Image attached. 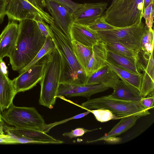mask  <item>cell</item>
I'll list each match as a JSON object with an SVG mask.
<instances>
[{
  "label": "cell",
  "instance_id": "1",
  "mask_svg": "<svg viewBox=\"0 0 154 154\" xmlns=\"http://www.w3.org/2000/svg\"><path fill=\"white\" fill-rule=\"evenodd\" d=\"M46 39L34 20L20 21L16 45L9 57L12 69L18 71L28 65L42 47Z\"/></svg>",
  "mask_w": 154,
  "mask_h": 154
},
{
  "label": "cell",
  "instance_id": "2",
  "mask_svg": "<svg viewBox=\"0 0 154 154\" xmlns=\"http://www.w3.org/2000/svg\"><path fill=\"white\" fill-rule=\"evenodd\" d=\"M50 26L52 31L51 37L61 57L60 83L86 85L87 77L74 54L71 40L55 24Z\"/></svg>",
  "mask_w": 154,
  "mask_h": 154
},
{
  "label": "cell",
  "instance_id": "3",
  "mask_svg": "<svg viewBox=\"0 0 154 154\" xmlns=\"http://www.w3.org/2000/svg\"><path fill=\"white\" fill-rule=\"evenodd\" d=\"M44 73L40 80V104L52 109L57 98L62 68L61 59L56 48L46 55Z\"/></svg>",
  "mask_w": 154,
  "mask_h": 154
},
{
  "label": "cell",
  "instance_id": "4",
  "mask_svg": "<svg viewBox=\"0 0 154 154\" xmlns=\"http://www.w3.org/2000/svg\"><path fill=\"white\" fill-rule=\"evenodd\" d=\"M144 0H117L105 11L106 22L116 28H122L142 22Z\"/></svg>",
  "mask_w": 154,
  "mask_h": 154
},
{
  "label": "cell",
  "instance_id": "5",
  "mask_svg": "<svg viewBox=\"0 0 154 154\" xmlns=\"http://www.w3.org/2000/svg\"><path fill=\"white\" fill-rule=\"evenodd\" d=\"M83 109H104L110 111L116 116L123 117L134 116L139 118L150 114L149 109L144 108L140 101H127L112 98L110 95L89 99L81 105L72 103Z\"/></svg>",
  "mask_w": 154,
  "mask_h": 154
},
{
  "label": "cell",
  "instance_id": "6",
  "mask_svg": "<svg viewBox=\"0 0 154 154\" xmlns=\"http://www.w3.org/2000/svg\"><path fill=\"white\" fill-rule=\"evenodd\" d=\"M148 29L142 22L140 24L111 30L97 31L100 41L104 43L118 42L140 53L141 40Z\"/></svg>",
  "mask_w": 154,
  "mask_h": 154
},
{
  "label": "cell",
  "instance_id": "7",
  "mask_svg": "<svg viewBox=\"0 0 154 154\" xmlns=\"http://www.w3.org/2000/svg\"><path fill=\"white\" fill-rule=\"evenodd\" d=\"M1 115L4 122L16 128L43 132L46 124L42 116L34 107L17 106L13 103L1 112Z\"/></svg>",
  "mask_w": 154,
  "mask_h": 154
},
{
  "label": "cell",
  "instance_id": "8",
  "mask_svg": "<svg viewBox=\"0 0 154 154\" xmlns=\"http://www.w3.org/2000/svg\"><path fill=\"white\" fill-rule=\"evenodd\" d=\"M5 14L11 21L32 20L37 16L50 25L54 24L52 17L40 7L36 0H10Z\"/></svg>",
  "mask_w": 154,
  "mask_h": 154
},
{
  "label": "cell",
  "instance_id": "9",
  "mask_svg": "<svg viewBox=\"0 0 154 154\" xmlns=\"http://www.w3.org/2000/svg\"><path fill=\"white\" fill-rule=\"evenodd\" d=\"M5 133L14 138L17 143H37L59 144L64 142L57 140L43 131L36 130L16 128L5 125Z\"/></svg>",
  "mask_w": 154,
  "mask_h": 154
},
{
  "label": "cell",
  "instance_id": "10",
  "mask_svg": "<svg viewBox=\"0 0 154 154\" xmlns=\"http://www.w3.org/2000/svg\"><path fill=\"white\" fill-rule=\"evenodd\" d=\"M46 55L29 68L20 73L17 77L12 80L17 93L32 88L40 81L44 73Z\"/></svg>",
  "mask_w": 154,
  "mask_h": 154
},
{
  "label": "cell",
  "instance_id": "11",
  "mask_svg": "<svg viewBox=\"0 0 154 154\" xmlns=\"http://www.w3.org/2000/svg\"><path fill=\"white\" fill-rule=\"evenodd\" d=\"M107 5V2H103L82 4L72 13L73 22L88 26L103 15Z\"/></svg>",
  "mask_w": 154,
  "mask_h": 154
},
{
  "label": "cell",
  "instance_id": "12",
  "mask_svg": "<svg viewBox=\"0 0 154 154\" xmlns=\"http://www.w3.org/2000/svg\"><path fill=\"white\" fill-rule=\"evenodd\" d=\"M45 2L46 7L53 18L55 25L70 39V29L73 22L72 13L57 3L48 1Z\"/></svg>",
  "mask_w": 154,
  "mask_h": 154
},
{
  "label": "cell",
  "instance_id": "13",
  "mask_svg": "<svg viewBox=\"0 0 154 154\" xmlns=\"http://www.w3.org/2000/svg\"><path fill=\"white\" fill-rule=\"evenodd\" d=\"M109 88L102 84L92 85H78L60 83L57 97L58 96L72 97L77 96L89 97Z\"/></svg>",
  "mask_w": 154,
  "mask_h": 154
},
{
  "label": "cell",
  "instance_id": "14",
  "mask_svg": "<svg viewBox=\"0 0 154 154\" xmlns=\"http://www.w3.org/2000/svg\"><path fill=\"white\" fill-rule=\"evenodd\" d=\"M19 32V24L9 21L0 34V58L9 57L15 47Z\"/></svg>",
  "mask_w": 154,
  "mask_h": 154
},
{
  "label": "cell",
  "instance_id": "15",
  "mask_svg": "<svg viewBox=\"0 0 154 154\" xmlns=\"http://www.w3.org/2000/svg\"><path fill=\"white\" fill-rule=\"evenodd\" d=\"M71 41L75 40L85 46L93 47L100 41L97 32L87 26L73 22L70 29Z\"/></svg>",
  "mask_w": 154,
  "mask_h": 154
},
{
  "label": "cell",
  "instance_id": "16",
  "mask_svg": "<svg viewBox=\"0 0 154 154\" xmlns=\"http://www.w3.org/2000/svg\"><path fill=\"white\" fill-rule=\"evenodd\" d=\"M17 93L14 87L13 80L9 79L8 75L4 72L0 65V112L1 113L13 103V99Z\"/></svg>",
  "mask_w": 154,
  "mask_h": 154
},
{
  "label": "cell",
  "instance_id": "17",
  "mask_svg": "<svg viewBox=\"0 0 154 154\" xmlns=\"http://www.w3.org/2000/svg\"><path fill=\"white\" fill-rule=\"evenodd\" d=\"M107 60L120 67L137 74L141 73L145 67L137 58L107 50Z\"/></svg>",
  "mask_w": 154,
  "mask_h": 154
},
{
  "label": "cell",
  "instance_id": "18",
  "mask_svg": "<svg viewBox=\"0 0 154 154\" xmlns=\"http://www.w3.org/2000/svg\"><path fill=\"white\" fill-rule=\"evenodd\" d=\"M120 79L117 74L106 65L87 77L86 85L102 84L112 88Z\"/></svg>",
  "mask_w": 154,
  "mask_h": 154
},
{
  "label": "cell",
  "instance_id": "19",
  "mask_svg": "<svg viewBox=\"0 0 154 154\" xmlns=\"http://www.w3.org/2000/svg\"><path fill=\"white\" fill-rule=\"evenodd\" d=\"M112 88L113 91L110 95L116 99L137 102L140 101L143 98L140 90L121 80H119Z\"/></svg>",
  "mask_w": 154,
  "mask_h": 154
},
{
  "label": "cell",
  "instance_id": "20",
  "mask_svg": "<svg viewBox=\"0 0 154 154\" xmlns=\"http://www.w3.org/2000/svg\"><path fill=\"white\" fill-rule=\"evenodd\" d=\"M106 54L107 50L104 42L100 41L93 47L92 55L85 70L87 77L106 65Z\"/></svg>",
  "mask_w": 154,
  "mask_h": 154
},
{
  "label": "cell",
  "instance_id": "21",
  "mask_svg": "<svg viewBox=\"0 0 154 154\" xmlns=\"http://www.w3.org/2000/svg\"><path fill=\"white\" fill-rule=\"evenodd\" d=\"M143 72L140 92L143 97H145L154 92V50L148 55L147 64Z\"/></svg>",
  "mask_w": 154,
  "mask_h": 154
},
{
  "label": "cell",
  "instance_id": "22",
  "mask_svg": "<svg viewBox=\"0 0 154 154\" xmlns=\"http://www.w3.org/2000/svg\"><path fill=\"white\" fill-rule=\"evenodd\" d=\"M138 119L137 116H134L123 117L109 132L104 136L96 140L88 141L87 143H91L102 140L108 141L111 140L113 142V139H116L115 138L116 137L125 132L133 126Z\"/></svg>",
  "mask_w": 154,
  "mask_h": 154
},
{
  "label": "cell",
  "instance_id": "23",
  "mask_svg": "<svg viewBox=\"0 0 154 154\" xmlns=\"http://www.w3.org/2000/svg\"><path fill=\"white\" fill-rule=\"evenodd\" d=\"M105 63L114 71L121 80L140 91L142 74H137L125 70L110 62L105 61Z\"/></svg>",
  "mask_w": 154,
  "mask_h": 154
},
{
  "label": "cell",
  "instance_id": "24",
  "mask_svg": "<svg viewBox=\"0 0 154 154\" xmlns=\"http://www.w3.org/2000/svg\"><path fill=\"white\" fill-rule=\"evenodd\" d=\"M73 50L79 62L85 70L91 57L93 47L84 45L75 41H72Z\"/></svg>",
  "mask_w": 154,
  "mask_h": 154
},
{
  "label": "cell",
  "instance_id": "25",
  "mask_svg": "<svg viewBox=\"0 0 154 154\" xmlns=\"http://www.w3.org/2000/svg\"><path fill=\"white\" fill-rule=\"evenodd\" d=\"M56 48L55 45L51 37L48 36L47 37L44 45L34 58L28 65L20 70V73L29 68L43 57Z\"/></svg>",
  "mask_w": 154,
  "mask_h": 154
},
{
  "label": "cell",
  "instance_id": "26",
  "mask_svg": "<svg viewBox=\"0 0 154 154\" xmlns=\"http://www.w3.org/2000/svg\"><path fill=\"white\" fill-rule=\"evenodd\" d=\"M107 50L124 56L140 59L138 53L118 42L105 43Z\"/></svg>",
  "mask_w": 154,
  "mask_h": 154
},
{
  "label": "cell",
  "instance_id": "27",
  "mask_svg": "<svg viewBox=\"0 0 154 154\" xmlns=\"http://www.w3.org/2000/svg\"><path fill=\"white\" fill-rule=\"evenodd\" d=\"M154 32L152 28L148 29L142 37L140 46L144 54H150L154 50Z\"/></svg>",
  "mask_w": 154,
  "mask_h": 154
},
{
  "label": "cell",
  "instance_id": "28",
  "mask_svg": "<svg viewBox=\"0 0 154 154\" xmlns=\"http://www.w3.org/2000/svg\"><path fill=\"white\" fill-rule=\"evenodd\" d=\"M92 113L98 121L103 122L111 120L121 119V117H117L114 115L110 111L104 109H86Z\"/></svg>",
  "mask_w": 154,
  "mask_h": 154
},
{
  "label": "cell",
  "instance_id": "29",
  "mask_svg": "<svg viewBox=\"0 0 154 154\" xmlns=\"http://www.w3.org/2000/svg\"><path fill=\"white\" fill-rule=\"evenodd\" d=\"M87 26L96 32L111 30L116 28L106 23L103 16L98 18Z\"/></svg>",
  "mask_w": 154,
  "mask_h": 154
},
{
  "label": "cell",
  "instance_id": "30",
  "mask_svg": "<svg viewBox=\"0 0 154 154\" xmlns=\"http://www.w3.org/2000/svg\"><path fill=\"white\" fill-rule=\"evenodd\" d=\"M153 4L154 2H151L143 10V17L145 19L146 25L148 29L152 28L153 26L154 17Z\"/></svg>",
  "mask_w": 154,
  "mask_h": 154
},
{
  "label": "cell",
  "instance_id": "31",
  "mask_svg": "<svg viewBox=\"0 0 154 154\" xmlns=\"http://www.w3.org/2000/svg\"><path fill=\"white\" fill-rule=\"evenodd\" d=\"M32 20L36 23L42 34L46 38L51 36L52 31L50 26L46 22L40 17L35 16Z\"/></svg>",
  "mask_w": 154,
  "mask_h": 154
},
{
  "label": "cell",
  "instance_id": "32",
  "mask_svg": "<svg viewBox=\"0 0 154 154\" xmlns=\"http://www.w3.org/2000/svg\"><path fill=\"white\" fill-rule=\"evenodd\" d=\"M51 1L59 4L64 7L72 13L80 8L82 4L73 2L72 0H45Z\"/></svg>",
  "mask_w": 154,
  "mask_h": 154
},
{
  "label": "cell",
  "instance_id": "33",
  "mask_svg": "<svg viewBox=\"0 0 154 154\" xmlns=\"http://www.w3.org/2000/svg\"><path fill=\"white\" fill-rule=\"evenodd\" d=\"M90 113V112L88 111H87L86 112L78 114L72 117L60 121L48 124H46L45 127L43 132L46 133H48L51 128L56 125L65 123L71 120L82 118Z\"/></svg>",
  "mask_w": 154,
  "mask_h": 154
},
{
  "label": "cell",
  "instance_id": "34",
  "mask_svg": "<svg viewBox=\"0 0 154 154\" xmlns=\"http://www.w3.org/2000/svg\"><path fill=\"white\" fill-rule=\"evenodd\" d=\"M96 129L91 130H88L84 128H79L72 130L70 132H65L63 134L64 137H67L70 138H75L77 137L82 136L85 133L92 131Z\"/></svg>",
  "mask_w": 154,
  "mask_h": 154
},
{
  "label": "cell",
  "instance_id": "35",
  "mask_svg": "<svg viewBox=\"0 0 154 154\" xmlns=\"http://www.w3.org/2000/svg\"><path fill=\"white\" fill-rule=\"evenodd\" d=\"M154 92L143 97L140 101L141 105L144 108L149 109L154 108Z\"/></svg>",
  "mask_w": 154,
  "mask_h": 154
},
{
  "label": "cell",
  "instance_id": "36",
  "mask_svg": "<svg viewBox=\"0 0 154 154\" xmlns=\"http://www.w3.org/2000/svg\"><path fill=\"white\" fill-rule=\"evenodd\" d=\"M8 3L7 0H0V24L3 21Z\"/></svg>",
  "mask_w": 154,
  "mask_h": 154
},
{
  "label": "cell",
  "instance_id": "37",
  "mask_svg": "<svg viewBox=\"0 0 154 154\" xmlns=\"http://www.w3.org/2000/svg\"><path fill=\"white\" fill-rule=\"evenodd\" d=\"M41 8L43 9L46 7V2L45 0H36Z\"/></svg>",
  "mask_w": 154,
  "mask_h": 154
},
{
  "label": "cell",
  "instance_id": "38",
  "mask_svg": "<svg viewBox=\"0 0 154 154\" xmlns=\"http://www.w3.org/2000/svg\"><path fill=\"white\" fill-rule=\"evenodd\" d=\"M154 1V0H144L143 10L151 2Z\"/></svg>",
  "mask_w": 154,
  "mask_h": 154
},
{
  "label": "cell",
  "instance_id": "39",
  "mask_svg": "<svg viewBox=\"0 0 154 154\" xmlns=\"http://www.w3.org/2000/svg\"><path fill=\"white\" fill-rule=\"evenodd\" d=\"M4 124V123L0 124V136L5 134V132L3 128Z\"/></svg>",
  "mask_w": 154,
  "mask_h": 154
},
{
  "label": "cell",
  "instance_id": "40",
  "mask_svg": "<svg viewBox=\"0 0 154 154\" xmlns=\"http://www.w3.org/2000/svg\"><path fill=\"white\" fill-rule=\"evenodd\" d=\"M3 123H4V121L2 118L1 113L0 112V124Z\"/></svg>",
  "mask_w": 154,
  "mask_h": 154
},
{
  "label": "cell",
  "instance_id": "41",
  "mask_svg": "<svg viewBox=\"0 0 154 154\" xmlns=\"http://www.w3.org/2000/svg\"><path fill=\"white\" fill-rule=\"evenodd\" d=\"M117 0H113L111 5H112Z\"/></svg>",
  "mask_w": 154,
  "mask_h": 154
}]
</instances>
